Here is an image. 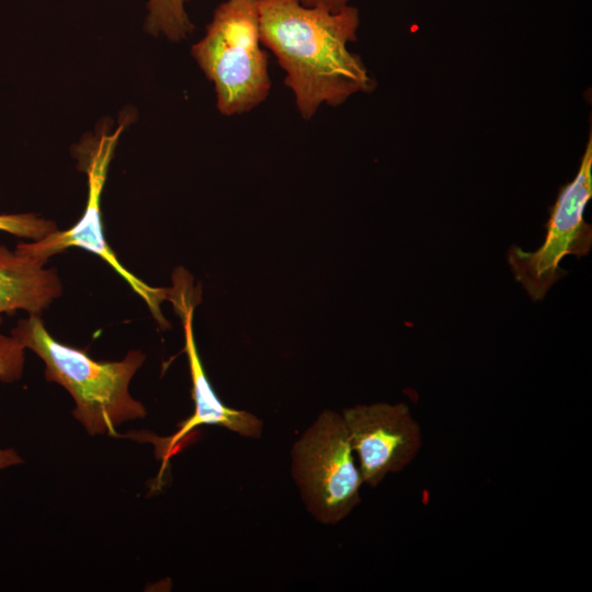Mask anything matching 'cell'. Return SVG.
<instances>
[{
    "instance_id": "obj_1",
    "label": "cell",
    "mask_w": 592,
    "mask_h": 592,
    "mask_svg": "<svg viewBox=\"0 0 592 592\" xmlns=\"http://www.w3.org/2000/svg\"><path fill=\"white\" fill-rule=\"evenodd\" d=\"M259 13L261 43L285 71L284 83L303 118L310 119L322 104L337 106L374 88L361 57L349 49L360 25L355 7L331 11L299 0H260Z\"/></svg>"
},
{
    "instance_id": "obj_2",
    "label": "cell",
    "mask_w": 592,
    "mask_h": 592,
    "mask_svg": "<svg viewBox=\"0 0 592 592\" xmlns=\"http://www.w3.org/2000/svg\"><path fill=\"white\" fill-rule=\"evenodd\" d=\"M10 335L44 362L47 382L69 392L72 415L88 434L118 436L116 428L146 417L145 406L129 392L130 380L146 360L140 350L129 351L121 361H96L53 338L41 315L20 319Z\"/></svg>"
},
{
    "instance_id": "obj_3",
    "label": "cell",
    "mask_w": 592,
    "mask_h": 592,
    "mask_svg": "<svg viewBox=\"0 0 592 592\" xmlns=\"http://www.w3.org/2000/svg\"><path fill=\"white\" fill-rule=\"evenodd\" d=\"M260 0H226L192 55L214 83L218 111L227 116L253 110L269 95L267 55L261 47Z\"/></svg>"
},
{
    "instance_id": "obj_4",
    "label": "cell",
    "mask_w": 592,
    "mask_h": 592,
    "mask_svg": "<svg viewBox=\"0 0 592 592\" xmlns=\"http://www.w3.org/2000/svg\"><path fill=\"white\" fill-rule=\"evenodd\" d=\"M291 455L292 476L315 520L338 524L360 504L364 482L341 412H320Z\"/></svg>"
},
{
    "instance_id": "obj_5",
    "label": "cell",
    "mask_w": 592,
    "mask_h": 592,
    "mask_svg": "<svg viewBox=\"0 0 592 592\" xmlns=\"http://www.w3.org/2000/svg\"><path fill=\"white\" fill-rule=\"evenodd\" d=\"M592 197V135L590 133L578 172L560 187L549 209L543 243L535 251L516 244L508 250V263L515 280L532 300L544 299L550 287L567 272L560 267L566 255H588L592 247V226L583 213Z\"/></svg>"
},
{
    "instance_id": "obj_6",
    "label": "cell",
    "mask_w": 592,
    "mask_h": 592,
    "mask_svg": "<svg viewBox=\"0 0 592 592\" xmlns=\"http://www.w3.org/2000/svg\"><path fill=\"white\" fill-rule=\"evenodd\" d=\"M126 122L125 118L113 132L107 128L102 129L96 137L80 148L79 160L88 175L89 187L88 201L81 218L67 230H56L41 240L19 243L15 250L43 264L50 257L72 247L100 257L146 303L156 321L164 329L169 325L161 312L160 305L164 299H169L170 289L151 287L125 269L110 248L103 232L101 195L114 149Z\"/></svg>"
},
{
    "instance_id": "obj_7",
    "label": "cell",
    "mask_w": 592,
    "mask_h": 592,
    "mask_svg": "<svg viewBox=\"0 0 592 592\" xmlns=\"http://www.w3.org/2000/svg\"><path fill=\"white\" fill-rule=\"evenodd\" d=\"M341 414L364 485L377 487L421 451V426L403 402L356 405Z\"/></svg>"
},
{
    "instance_id": "obj_8",
    "label": "cell",
    "mask_w": 592,
    "mask_h": 592,
    "mask_svg": "<svg viewBox=\"0 0 592 592\" xmlns=\"http://www.w3.org/2000/svg\"><path fill=\"white\" fill-rule=\"evenodd\" d=\"M169 300L172 301L177 312L181 316L184 329V352L187 355L192 379V399L194 411L192 415L178 425L172 435L159 440L161 442L160 456L163 460L169 458L177 446L195 428L202 425H217L239 434L240 436L257 440L263 433V422L257 415L244 410L226 406L217 397L204 372L193 334V311L195 304L192 297L182 288V281L175 282L170 289Z\"/></svg>"
},
{
    "instance_id": "obj_9",
    "label": "cell",
    "mask_w": 592,
    "mask_h": 592,
    "mask_svg": "<svg viewBox=\"0 0 592 592\" xmlns=\"http://www.w3.org/2000/svg\"><path fill=\"white\" fill-rule=\"evenodd\" d=\"M0 243V316L41 315L62 291L55 269Z\"/></svg>"
},
{
    "instance_id": "obj_10",
    "label": "cell",
    "mask_w": 592,
    "mask_h": 592,
    "mask_svg": "<svg viewBox=\"0 0 592 592\" xmlns=\"http://www.w3.org/2000/svg\"><path fill=\"white\" fill-rule=\"evenodd\" d=\"M187 0H148L146 30L155 35L162 34L170 41L184 39L193 31L185 10Z\"/></svg>"
},
{
    "instance_id": "obj_11",
    "label": "cell",
    "mask_w": 592,
    "mask_h": 592,
    "mask_svg": "<svg viewBox=\"0 0 592 592\" xmlns=\"http://www.w3.org/2000/svg\"><path fill=\"white\" fill-rule=\"evenodd\" d=\"M57 226L54 221L38 217L34 214H1L0 231L30 239L41 240L55 232Z\"/></svg>"
},
{
    "instance_id": "obj_12",
    "label": "cell",
    "mask_w": 592,
    "mask_h": 592,
    "mask_svg": "<svg viewBox=\"0 0 592 592\" xmlns=\"http://www.w3.org/2000/svg\"><path fill=\"white\" fill-rule=\"evenodd\" d=\"M24 349L11 335L0 334V380L12 383L22 376Z\"/></svg>"
},
{
    "instance_id": "obj_13",
    "label": "cell",
    "mask_w": 592,
    "mask_h": 592,
    "mask_svg": "<svg viewBox=\"0 0 592 592\" xmlns=\"http://www.w3.org/2000/svg\"><path fill=\"white\" fill-rule=\"evenodd\" d=\"M22 463L23 458L14 448L0 447V470L21 465Z\"/></svg>"
},
{
    "instance_id": "obj_14",
    "label": "cell",
    "mask_w": 592,
    "mask_h": 592,
    "mask_svg": "<svg viewBox=\"0 0 592 592\" xmlns=\"http://www.w3.org/2000/svg\"><path fill=\"white\" fill-rule=\"evenodd\" d=\"M299 2L307 7H325L331 11H339L349 4V0H299Z\"/></svg>"
}]
</instances>
